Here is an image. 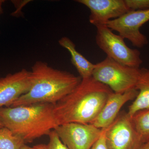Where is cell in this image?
<instances>
[{
	"instance_id": "1",
	"label": "cell",
	"mask_w": 149,
	"mask_h": 149,
	"mask_svg": "<svg viewBox=\"0 0 149 149\" xmlns=\"http://www.w3.org/2000/svg\"><path fill=\"white\" fill-rule=\"evenodd\" d=\"M113 92L92 77L82 79L69 94L54 105L58 125L92 124Z\"/></svg>"
},
{
	"instance_id": "2",
	"label": "cell",
	"mask_w": 149,
	"mask_h": 149,
	"mask_svg": "<svg viewBox=\"0 0 149 149\" xmlns=\"http://www.w3.org/2000/svg\"><path fill=\"white\" fill-rule=\"evenodd\" d=\"M31 72V87L10 107L39 103L55 104L69 94L81 81V77L63 70L55 69L45 62L38 61Z\"/></svg>"
},
{
	"instance_id": "3",
	"label": "cell",
	"mask_w": 149,
	"mask_h": 149,
	"mask_svg": "<svg viewBox=\"0 0 149 149\" xmlns=\"http://www.w3.org/2000/svg\"><path fill=\"white\" fill-rule=\"evenodd\" d=\"M4 127L22 139L25 143L49 135L58 125L54 105L39 103L0 109Z\"/></svg>"
},
{
	"instance_id": "4",
	"label": "cell",
	"mask_w": 149,
	"mask_h": 149,
	"mask_svg": "<svg viewBox=\"0 0 149 149\" xmlns=\"http://www.w3.org/2000/svg\"><path fill=\"white\" fill-rule=\"evenodd\" d=\"M140 69L121 64L106 57L95 64L92 77L109 87L113 93H123L136 89Z\"/></svg>"
},
{
	"instance_id": "5",
	"label": "cell",
	"mask_w": 149,
	"mask_h": 149,
	"mask_svg": "<svg viewBox=\"0 0 149 149\" xmlns=\"http://www.w3.org/2000/svg\"><path fill=\"white\" fill-rule=\"evenodd\" d=\"M96 27V44L107 57L124 65L140 68L143 61L139 50L129 47L121 36L115 34L106 25Z\"/></svg>"
},
{
	"instance_id": "6",
	"label": "cell",
	"mask_w": 149,
	"mask_h": 149,
	"mask_svg": "<svg viewBox=\"0 0 149 149\" xmlns=\"http://www.w3.org/2000/svg\"><path fill=\"white\" fill-rule=\"evenodd\" d=\"M149 21V9L129 10L118 18L109 21L106 25L127 39L136 47L141 48L148 43V38L140 31L141 27Z\"/></svg>"
},
{
	"instance_id": "7",
	"label": "cell",
	"mask_w": 149,
	"mask_h": 149,
	"mask_svg": "<svg viewBox=\"0 0 149 149\" xmlns=\"http://www.w3.org/2000/svg\"><path fill=\"white\" fill-rule=\"evenodd\" d=\"M107 149H138L143 143L127 112L118 115L105 133Z\"/></svg>"
},
{
	"instance_id": "8",
	"label": "cell",
	"mask_w": 149,
	"mask_h": 149,
	"mask_svg": "<svg viewBox=\"0 0 149 149\" xmlns=\"http://www.w3.org/2000/svg\"><path fill=\"white\" fill-rule=\"evenodd\" d=\"M54 130L68 149H91L103 131L92 124L77 123L58 125Z\"/></svg>"
},
{
	"instance_id": "9",
	"label": "cell",
	"mask_w": 149,
	"mask_h": 149,
	"mask_svg": "<svg viewBox=\"0 0 149 149\" xmlns=\"http://www.w3.org/2000/svg\"><path fill=\"white\" fill-rule=\"evenodd\" d=\"M91 11L89 21L97 27L120 17L129 11L124 0H77Z\"/></svg>"
},
{
	"instance_id": "10",
	"label": "cell",
	"mask_w": 149,
	"mask_h": 149,
	"mask_svg": "<svg viewBox=\"0 0 149 149\" xmlns=\"http://www.w3.org/2000/svg\"><path fill=\"white\" fill-rule=\"evenodd\" d=\"M31 72L22 69L0 78V109L10 107L31 87Z\"/></svg>"
},
{
	"instance_id": "11",
	"label": "cell",
	"mask_w": 149,
	"mask_h": 149,
	"mask_svg": "<svg viewBox=\"0 0 149 149\" xmlns=\"http://www.w3.org/2000/svg\"><path fill=\"white\" fill-rule=\"evenodd\" d=\"M138 94L137 90L123 93H112L92 125L100 129H106L112 124L119 114L123 106L128 101L135 100Z\"/></svg>"
},
{
	"instance_id": "12",
	"label": "cell",
	"mask_w": 149,
	"mask_h": 149,
	"mask_svg": "<svg viewBox=\"0 0 149 149\" xmlns=\"http://www.w3.org/2000/svg\"><path fill=\"white\" fill-rule=\"evenodd\" d=\"M136 89L138 94L128 107L127 113L130 117L137 112L149 109V69L140 68Z\"/></svg>"
},
{
	"instance_id": "13",
	"label": "cell",
	"mask_w": 149,
	"mask_h": 149,
	"mask_svg": "<svg viewBox=\"0 0 149 149\" xmlns=\"http://www.w3.org/2000/svg\"><path fill=\"white\" fill-rule=\"evenodd\" d=\"M59 44L68 51L71 56L72 64L77 69L81 79L92 77L95 64L88 60L77 50L74 42L68 37H62L58 41Z\"/></svg>"
},
{
	"instance_id": "14",
	"label": "cell",
	"mask_w": 149,
	"mask_h": 149,
	"mask_svg": "<svg viewBox=\"0 0 149 149\" xmlns=\"http://www.w3.org/2000/svg\"><path fill=\"white\" fill-rule=\"evenodd\" d=\"M131 117L136 131L143 143L149 141V109L136 112Z\"/></svg>"
},
{
	"instance_id": "15",
	"label": "cell",
	"mask_w": 149,
	"mask_h": 149,
	"mask_svg": "<svg viewBox=\"0 0 149 149\" xmlns=\"http://www.w3.org/2000/svg\"><path fill=\"white\" fill-rule=\"evenodd\" d=\"M25 142L5 127L0 128V149H20Z\"/></svg>"
},
{
	"instance_id": "16",
	"label": "cell",
	"mask_w": 149,
	"mask_h": 149,
	"mask_svg": "<svg viewBox=\"0 0 149 149\" xmlns=\"http://www.w3.org/2000/svg\"><path fill=\"white\" fill-rule=\"evenodd\" d=\"M129 10H144L149 9V0H124Z\"/></svg>"
},
{
	"instance_id": "17",
	"label": "cell",
	"mask_w": 149,
	"mask_h": 149,
	"mask_svg": "<svg viewBox=\"0 0 149 149\" xmlns=\"http://www.w3.org/2000/svg\"><path fill=\"white\" fill-rule=\"evenodd\" d=\"M49 143L48 149H68L59 138L54 130H52L49 134Z\"/></svg>"
},
{
	"instance_id": "18",
	"label": "cell",
	"mask_w": 149,
	"mask_h": 149,
	"mask_svg": "<svg viewBox=\"0 0 149 149\" xmlns=\"http://www.w3.org/2000/svg\"><path fill=\"white\" fill-rule=\"evenodd\" d=\"M106 129H103L100 137L93 145L91 149H107L105 143V133Z\"/></svg>"
},
{
	"instance_id": "19",
	"label": "cell",
	"mask_w": 149,
	"mask_h": 149,
	"mask_svg": "<svg viewBox=\"0 0 149 149\" xmlns=\"http://www.w3.org/2000/svg\"><path fill=\"white\" fill-rule=\"evenodd\" d=\"M33 149H48L47 145L45 144H39L32 147Z\"/></svg>"
},
{
	"instance_id": "20",
	"label": "cell",
	"mask_w": 149,
	"mask_h": 149,
	"mask_svg": "<svg viewBox=\"0 0 149 149\" xmlns=\"http://www.w3.org/2000/svg\"><path fill=\"white\" fill-rule=\"evenodd\" d=\"M138 149H149V141L141 145Z\"/></svg>"
},
{
	"instance_id": "21",
	"label": "cell",
	"mask_w": 149,
	"mask_h": 149,
	"mask_svg": "<svg viewBox=\"0 0 149 149\" xmlns=\"http://www.w3.org/2000/svg\"><path fill=\"white\" fill-rule=\"evenodd\" d=\"M5 1L3 0H0V15L3 13V9L2 6L3 3H4Z\"/></svg>"
},
{
	"instance_id": "22",
	"label": "cell",
	"mask_w": 149,
	"mask_h": 149,
	"mask_svg": "<svg viewBox=\"0 0 149 149\" xmlns=\"http://www.w3.org/2000/svg\"><path fill=\"white\" fill-rule=\"evenodd\" d=\"M20 149H33V148H32V147H30L28 146H27V145H23L22 147H21V148Z\"/></svg>"
},
{
	"instance_id": "23",
	"label": "cell",
	"mask_w": 149,
	"mask_h": 149,
	"mask_svg": "<svg viewBox=\"0 0 149 149\" xmlns=\"http://www.w3.org/2000/svg\"><path fill=\"white\" fill-rule=\"evenodd\" d=\"M3 127H4V126L3 125L2 121L1 119V118H0V128Z\"/></svg>"
}]
</instances>
